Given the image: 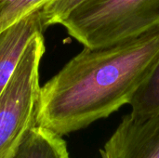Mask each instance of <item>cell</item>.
<instances>
[{
  "instance_id": "cell-8",
  "label": "cell",
  "mask_w": 159,
  "mask_h": 158,
  "mask_svg": "<svg viewBox=\"0 0 159 158\" xmlns=\"http://www.w3.org/2000/svg\"><path fill=\"white\" fill-rule=\"evenodd\" d=\"M49 0H0V32L31 12L42 8Z\"/></svg>"
},
{
  "instance_id": "cell-6",
  "label": "cell",
  "mask_w": 159,
  "mask_h": 158,
  "mask_svg": "<svg viewBox=\"0 0 159 158\" xmlns=\"http://www.w3.org/2000/svg\"><path fill=\"white\" fill-rule=\"evenodd\" d=\"M10 158H70L61 136L34 124L22 134Z\"/></svg>"
},
{
  "instance_id": "cell-7",
  "label": "cell",
  "mask_w": 159,
  "mask_h": 158,
  "mask_svg": "<svg viewBox=\"0 0 159 158\" xmlns=\"http://www.w3.org/2000/svg\"><path fill=\"white\" fill-rule=\"evenodd\" d=\"M129 113L135 118H147L159 114V59L150 74L133 95Z\"/></svg>"
},
{
  "instance_id": "cell-4",
  "label": "cell",
  "mask_w": 159,
  "mask_h": 158,
  "mask_svg": "<svg viewBox=\"0 0 159 158\" xmlns=\"http://www.w3.org/2000/svg\"><path fill=\"white\" fill-rule=\"evenodd\" d=\"M100 155L102 158H159V114L147 118L126 115Z\"/></svg>"
},
{
  "instance_id": "cell-5",
  "label": "cell",
  "mask_w": 159,
  "mask_h": 158,
  "mask_svg": "<svg viewBox=\"0 0 159 158\" xmlns=\"http://www.w3.org/2000/svg\"><path fill=\"white\" fill-rule=\"evenodd\" d=\"M46 29L42 8H39L0 32V94L11 78L29 42Z\"/></svg>"
},
{
  "instance_id": "cell-3",
  "label": "cell",
  "mask_w": 159,
  "mask_h": 158,
  "mask_svg": "<svg viewBox=\"0 0 159 158\" xmlns=\"http://www.w3.org/2000/svg\"><path fill=\"white\" fill-rule=\"evenodd\" d=\"M45 53L43 34L27 45L7 85L0 94V153L16 143L31 126L40 92L39 66Z\"/></svg>"
},
{
  "instance_id": "cell-1",
  "label": "cell",
  "mask_w": 159,
  "mask_h": 158,
  "mask_svg": "<svg viewBox=\"0 0 159 158\" xmlns=\"http://www.w3.org/2000/svg\"><path fill=\"white\" fill-rule=\"evenodd\" d=\"M159 59V26L104 47L84 48L40 88L36 125L60 136L110 116L125 104Z\"/></svg>"
},
{
  "instance_id": "cell-9",
  "label": "cell",
  "mask_w": 159,
  "mask_h": 158,
  "mask_svg": "<svg viewBox=\"0 0 159 158\" xmlns=\"http://www.w3.org/2000/svg\"><path fill=\"white\" fill-rule=\"evenodd\" d=\"M87 0H49L42 7V16L46 27L60 22L75 7Z\"/></svg>"
},
{
  "instance_id": "cell-2",
  "label": "cell",
  "mask_w": 159,
  "mask_h": 158,
  "mask_svg": "<svg viewBox=\"0 0 159 158\" xmlns=\"http://www.w3.org/2000/svg\"><path fill=\"white\" fill-rule=\"evenodd\" d=\"M60 24L84 47H109L158 27L159 0H87Z\"/></svg>"
},
{
  "instance_id": "cell-10",
  "label": "cell",
  "mask_w": 159,
  "mask_h": 158,
  "mask_svg": "<svg viewBox=\"0 0 159 158\" xmlns=\"http://www.w3.org/2000/svg\"><path fill=\"white\" fill-rule=\"evenodd\" d=\"M20 138H21V137H20ZM20 140H19V141H20ZM19 141H18L16 143H14L12 146H10L9 148L6 149L5 151H3L2 153H0V158H10L11 157V156L13 155V152H14V150H15V148H16V145L18 144Z\"/></svg>"
}]
</instances>
